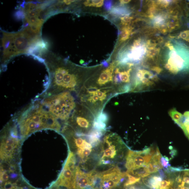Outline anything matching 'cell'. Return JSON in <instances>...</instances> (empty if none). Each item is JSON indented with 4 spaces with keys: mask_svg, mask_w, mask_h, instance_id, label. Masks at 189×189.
<instances>
[{
    "mask_svg": "<svg viewBox=\"0 0 189 189\" xmlns=\"http://www.w3.org/2000/svg\"><path fill=\"white\" fill-rule=\"evenodd\" d=\"M122 24L125 25H128V23L131 22L133 20V18L129 16H125L120 18Z\"/></svg>",
    "mask_w": 189,
    "mask_h": 189,
    "instance_id": "21",
    "label": "cell"
},
{
    "mask_svg": "<svg viewBox=\"0 0 189 189\" xmlns=\"http://www.w3.org/2000/svg\"><path fill=\"white\" fill-rule=\"evenodd\" d=\"M13 188V185L10 183H6L4 186L5 189H12Z\"/></svg>",
    "mask_w": 189,
    "mask_h": 189,
    "instance_id": "28",
    "label": "cell"
},
{
    "mask_svg": "<svg viewBox=\"0 0 189 189\" xmlns=\"http://www.w3.org/2000/svg\"><path fill=\"white\" fill-rule=\"evenodd\" d=\"M188 35L187 37V39L186 40V41H188L189 42V30H188Z\"/></svg>",
    "mask_w": 189,
    "mask_h": 189,
    "instance_id": "32",
    "label": "cell"
},
{
    "mask_svg": "<svg viewBox=\"0 0 189 189\" xmlns=\"http://www.w3.org/2000/svg\"><path fill=\"white\" fill-rule=\"evenodd\" d=\"M118 94L112 87L99 88L84 84L78 95L79 102L93 113L96 118L103 112L106 104Z\"/></svg>",
    "mask_w": 189,
    "mask_h": 189,
    "instance_id": "5",
    "label": "cell"
},
{
    "mask_svg": "<svg viewBox=\"0 0 189 189\" xmlns=\"http://www.w3.org/2000/svg\"><path fill=\"white\" fill-rule=\"evenodd\" d=\"M159 49L155 48H151L148 49L147 56L149 58H153L159 53Z\"/></svg>",
    "mask_w": 189,
    "mask_h": 189,
    "instance_id": "20",
    "label": "cell"
},
{
    "mask_svg": "<svg viewBox=\"0 0 189 189\" xmlns=\"http://www.w3.org/2000/svg\"><path fill=\"white\" fill-rule=\"evenodd\" d=\"M2 70L15 57L23 54L32 55L46 46L41 34H37L28 27H22L15 32L2 30Z\"/></svg>",
    "mask_w": 189,
    "mask_h": 189,
    "instance_id": "2",
    "label": "cell"
},
{
    "mask_svg": "<svg viewBox=\"0 0 189 189\" xmlns=\"http://www.w3.org/2000/svg\"><path fill=\"white\" fill-rule=\"evenodd\" d=\"M157 174L152 175L148 178V186L153 189H159L160 182L163 179L159 173Z\"/></svg>",
    "mask_w": 189,
    "mask_h": 189,
    "instance_id": "13",
    "label": "cell"
},
{
    "mask_svg": "<svg viewBox=\"0 0 189 189\" xmlns=\"http://www.w3.org/2000/svg\"><path fill=\"white\" fill-rule=\"evenodd\" d=\"M165 46L167 47L171 51H173L175 50L173 45L170 43L169 42H166V44H165Z\"/></svg>",
    "mask_w": 189,
    "mask_h": 189,
    "instance_id": "27",
    "label": "cell"
},
{
    "mask_svg": "<svg viewBox=\"0 0 189 189\" xmlns=\"http://www.w3.org/2000/svg\"><path fill=\"white\" fill-rule=\"evenodd\" d=\"M13 119L20 123L21 130L28 133L43 128L59 131L61 127L58 120L44 107L41 99L38 98L16 112Z\"/></svg>",
    "mask_w": 189,
    "mask_h": 189,
    "instance_id": "3",
    "label": "cell"
},
{
    "mask_svg": "<svg viewBox=\"0 0 189 189\" xmlns=\"http://www.w3.org/2000/svg\"><path fill=\"white\" fill-rule=\"evenodd\" d=\"M72 93L63 92L39 99L44 107L57 119L67 124L78 102L77 96Z\"/></svg>",
    "mask_w": 189,
    "mask_h": 189,
    "instance_id": "6",
    "label": "cell"
},
{
    "mask_svg": "<svg viewBox=\"0 0 189 189\" xmlns=\"http://www.w3.org/2000/svg\"><path fill=\"white\" fill-rule=\"evenodd\" d=\"M119 63L113 62L101 72L97 79L94 82L86 81L84 84L96 87L99 88L112 87L113 72Z\"/></svg>",
    "mask_w": 189,
    "mask_h": 189,
    "instance_id": "11",
    "label": "cell"
},
{
    "mask_svg": "<svg viewBox=\"0 0 189 189\" xmlns=\"http://www.w3.org/2000/svg\"><path fill=\"white\" fill-rule=\"evenodd\" d=\"M141 40L138 39L134 41L133 43V47L134 48H138L141 47Z\"/></svg>",
    "mask_w": 189,
    "mask_h": 189,
    "instance_id": "24",
    "label": "cell"
},
{
    "mask_svg": "<svg viewBox=\"0 0 189 189\" xmlns=\"http://www.w3.org/2000/svg\"><path fill=\"white\" fill-rule=\"evenodd\" d=\"M151 70L153 71L156 72L158 74H159L162 71V68L158 67V66H153L151 68Z\"/></svg>",
    "mask_w": 189,
    "mask_h": 189,
    "instance_id": "25",
    "label": "cell"
},
{
    "mask_svg": "<svg viewBox=\"0 0 189 189\" xmlns=\"http://www.w3.org/2000/svg\"><path fill=\"white\" fill-rule=\"evenodd\" d=\"M158 4L163 7H166L169 5L170 2L167 1H158Z\"/></svg>",
    "mask_w": 189,
    "mask_h": 189,
    "instance_id": "23",
    "label": "cell"
},
{
    "mask_svg": "<svg viewBox=\"0 0 189 189\" xmlns=\"http://www.w3.org/2000/svg\"><path fill=\"white\" fill-rule=\"evenodd\" d=\"M95 119L93 113L78 102L67 124L74 127L77 133L88 134L94 128Z\"/></svg>",
    "mask_w": 189,
    "mask_h": 189,
    "instance_id": "8",
    "label": "cell"
},
{
    "mask_svg": "<svg viewBox=\"0 0 189 189\" xmlns=\"http://www.w3.org/2000/svg\"><path fill=\"white\" fill-rule=\"evenodd\" d=\"M126 174L127 177H128V180L125 183V186H127L134 185V184L138 182L140 180L141 178L131 175L126 173Z\"/></svg>",
    "mask_w": 189,
    "mask_h": 189,
    "instance_id": "15",
    "label": "cell"
},
{
    "mask_svg": "<svg viewBox=\"0 0 189 189\" xmlns=\"http://www.w3.org/2000/svg\"><path fill=\"white\" fill-rule=\"evenodd\" d=\"M131 28L130 27L123 28L120 35V41H124L128 39L131 34Z\"/></svg>",
    "mask_w": 189,
    "mask_h": 189,
    "instance_id": "16",
    "label": "cell"
},
{
    "mask_svg": "<svg viewBox=\"0 0 189 189\" xmlns=\"http://www.w3.org/2000/svg\"><path fill=\"white\" fill-rule=\"evenodd\" d=\"M112 2L111 1H106L105 3V7L107 10H109L112 6Z\"/></svg>",
    "mask_w": 189,
    "mask_h": 189,
    "instance_id": "26",
    "label": "cell"
},
{
    "mask_svg": "<svg viewBox=\"0 0 189 189\" xmlns=\"http://www.w3.org/2000/svg\"><path fill=\"white\" fill-rule=\"evenodd\" d=\"M52 1L23 2L20 5L23 24L36 34H41L44 23L50 17L49 6Z\"/></svg>",
    "mask_w": 189,
    "mask_h": 189,
    "instance_id": "7",
    "label": "cell"
},
{
    "mask_svg": "<svg viewBox=\"0 0 189 189\" xmlns=\"http://www.w3.org/2000/svg\"><path fill=\"white\" fill-rule=\"evenodd\" d=\"M169 113L174 122L178 125L182 119L183 115L177 111L175 108L170 110L169 111Z\"/></svg>",
    "mask_w": 189,
    "mask_h": 189,
    "instance_id": "14",
    "label": "cell"
},
{
    "mask_svg": "<svg viewBox=\"0 0 189 189\" xmlns=\"http://www.w3.org/2000/svg\"><path fill=\"white\" fill-rule=\"evenodd\" d=\"M5 149L6 151H10L12 150L13 147H12V145H6L5 146Z\"/></svg>",
    "mask_w": 189,
    "mask_h": 189,
    "instance_id": "30",
    "label": "cell"
},
{
    "mask_svg": "<svg viewBox=\"0 0 189 189\" xmlns=\"http://www.w3.org/2000/svg\"><path fill=\"white\" fill-rule=\"evenodd\" d=\"M34 58L44 63L49 74L46 88L38 98H42L65 91L70 92L78 97L87 81L81 68L48 49L41 51Z\"/></svg>",
    "mask_w": 189,
    "mask_h": 189,
    "instance_id": "1",
    "label": "cell"
},
{
    "mask_svg": "<svg viewBox=\"0 0 189 189\" xmlns=\"http://www.w3.org/2000/svg\"><path fill=\"white\" fill-rule=\"evenodd\" d=\"M189 140V111L184 113L181 121L178 125Z\"/></svg>",
    "mask_w": 189,
    "mask_h": 189,
    "instance_id": "12",
    "label": "cell"
},
{
    "mask_svg": "<svg viewBox=\"0 0 189 189\" xmlns=\"http://www.w3.org/2000/svg\"><path fill=\"white\" fill-rule=\"evenodd\" d=\"M104 1H87L84 3L85 6L89 7H101L103 5Z\"/></svg>",
    "mask_w": 189,
    "mask_h": 189,
    "instance_id": "17",
    "label": "cell"
},
{
    "mask_svg": "<svg viewBox=\"0 0 189 189\" xmlns=\"http://www.w3.org/2000/svg\"><path fill=\"white\" fill-rule=\"evenodd\" d=\"M120 137L116 134L105 133L101 143L97 167H110L121 164L128 151Z\"/></svg>",
    "mask_w": 189,
    "mask_h": 189,
    "instance_id": "4",
    "label": "cell"
},
{
    "mask_svg": "<svg viewBox=\"0 0 189 189\" xmlns=\"http://www.w3.org/2000/svg\"><path fill=\"white\" fill-rule=\"evenodd\" d=\"M156 151L152 148H146L141 151L129 150L125 160L127 171H132L146 167Z\"/></svg>",
    "mask_w": 189,
    "mask_h": 189,
    "instance_id": "9",
    "label": "cell"
},
{
    "mask_svg": "<svg viewBox=\"0 0 189 189\" xmlns=\"http://www.w3.org/2000/svg\"><path fill=\"white\" fill-rule=\"evenodd\" d=\"M160 162L164 170L167 169L171 166V165L169 164L168 158L167 157L162 156L161 158Z\"/></svg>",
    "mask_w": 189,
    "mask_h": 189,
    "instance_id": "19",
    "label": "cell"
},
{
    "mask_svg": "<svg viewBox=\"0 0 189 189\" xmlns=\"http://www.w3.org/2000/svg\"><path fill=\"white\" fill-rule=\"evenodd\" d=\"M130 1V0H122V1H120V2L121 4H124L128 3Z\"/></svg>",
    "mask_w": 189,
    "mask_h": 189,
    "instance_id": "31",
    "label": "cell"
},
{
    "mask_svg": "<svg viewBox=\"0 0 189 189\" xmlns=\"http://www.w3.org/2000/svg\"><path fill=\"white\" fill-rule=\"evenodd\" d=\"M2 179L4 181H7L9 179V176L8 174L4 173L2 175Z\"/></svg>",
    "mask_w": 189,
    "mask_h": 189,
    "instance_id": "29",
    "label": "cell"
},
{
    "mask_svg": "<svg viewBox=\"0 0 189 189\" xmlns=\"http://www.w3.org/2000/svg\"><path fill=\"white\" fill-rule=\"evenodd\" d=\"M156 75L143 69L138 70L132 82L130 92H139L148 90L154 86L158 81Z\"/></svg>",
    "mask_w": 189,
    "mask_h": 189,
    "instance_id": "10",
    "label": "cell"
},
{
    "mask_svg": "<svg viewBox=\"0 0 189 189\" xmlns=\"http://www.w3.org/2000/svg\"><path fill=\"white\" fill-rule=\"evenodd\" d=\"M188 35V30H185L181 32L179 35L178 37L179 38H181L184 40L186 41Z\"/></svg>",
    "mask_w": 189,
    "mask_h": 189,
    "instance_id": "22",
    "label": "cell"
},
{
    "mask_svg": "<svg viewBox=\"0 0 189 189\" xmlns=\"http://www.w3.org/2000/svg\"><path fill=\"white\" fill-rule=\"evenodd\" d=\"M111 12L116 15H123L127 13V11L121 7H115L111 10Z\"/></svg>",
    "mask_w": 189,
    "mask_h": 189,
    "instance_id": "18",
    "label": "cell"
}]
</instances>
